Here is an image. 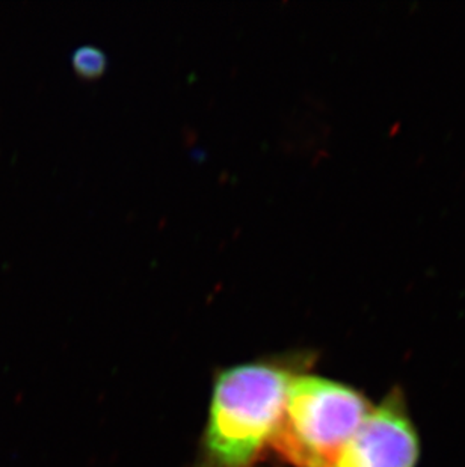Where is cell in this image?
<instances>
[{
    "mask_svg": "<svg viewBox=\"0 0 465 467\" xmlns=\"http://www.w3.org/2000/svg\"><path fill=\"white\" fill-rule=\"evenodd\" d=\"M289 370L248 363L221 372L207 423V457L216 467H248L271 441L289 389Z\"/></svg>",
    "mask_w": 465,
    "mask_h": 467,
    "instance_id": "cell-1",
    "label": "cell"
},
{
    "mask_svg": "<svg viewBox=\"0 0 465 467\" xmlns=\"http://www.w3.org/2000/svg\"><path fill=\"white\" fill-rule=\"evenodd\" d=\"M418 441L399 400L370 411L333 467H414Z\"/></svg>",
    "mask_w": 465,
    "mask_h": 467,
    "instance_id": "cell-3",
    "label": "cell"
},
{
    "mask_svg": "<svg viewBox=\"0 0 465 467\" xmlns=\"http://www.w3.org/2000/svg\"><path fill=\"white\" fill-rule=\"evenodd\" d=\"M71 64L76 73L84 79H97L108 67L106 53L93 45L80 46L71 55Z\"/></svg>",
    "mask_w": 465,
    "mask_h": 467,
    "instance_id": "cell-4",
    "label": "cell"
},
{
    "mask_svg": "<svg viewBox=\"0 0 465 467\" xmlns=\"http://www.w3.org/2000/svg\"><path fill=\"white\" fill-rule=\"evenodd\" d=\"M370 411L354 389L313 375L294 377L269 443L294 467H333Z\"/></svg>",
    "mask_w": 465,
    "mask_h": 467,
    "instance_id": "cell-2",
    "label": "cell"
}]
</instances>
